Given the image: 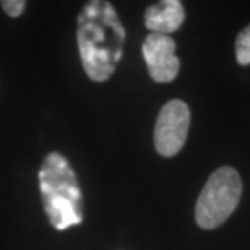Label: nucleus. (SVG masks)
I'll use <instances>...</instances> for the list:
<instances>
[{
  "mask_svg": "<svg viewBox=\"0 0 250 250\" xmlns=\"http://www.w3.org/2000/svg\"><path fill=\"white\" fill-rule=\"evenodd\" d=\"M124 42V27L114 7L103 0L88 1L77 18V43L90 80L103 82L114 74Z\"/></svg>",
  "mask_w": 250,
  "mask_h": 250,
  "instance_id": "obj_1",
  "label": "nucleus"
},
{
  "mask_svg": "<svg viewBox=\"0 0 250 250\" xmlns=\"http://www.w3.org/2000/svg\"><path fill=\"white\" fill-rule=\"evenodd\" d=\"M25 1L24 0H3L1 1V7L9 14L10 17H18L22 14V11L25 9Z\"/></svg>",
  "mask_w": 250,
  "mask_h": 250,
  "instance_id": "obj_8",
  "label": "nucleus"
},
{
  "mask_svg": "<svg viewBox=\"0 0 250 250\" xmlns=\"http://www.w3.org/2000/svg\"><path fill=\"white\" fill-rule=\"evenodd\" d=\"M175 41L168 35L149 34L142 45V54L153 81L167 83L177 78L179 59Z\"/></svg>",
  "mask_w": 250,
  "mask_h": 250,
  "instance_id": "obj_5",
  "label": "nucleus"
},
{
  "mask_svg": "<svg viewBox=\"0 0 250 250\" xmlns=\"http://www.w3.org/2000/svg\"><path fill=\"white\" fill-rule=\"evenodd\" d=\"M190 111L185 102L172 99L157 116L154 125V146L159 154L172 157L184 147L189 132Z\"/></svg>",
  "mask_w": 250,
  "mask_h": 250,
  "instance_id": "obj_4",
  "label": "nucleus"
},
{
  "mask_svg": "<svg viewBox=\"0 0 250 250\" xmlns=\"http://www.w3.org/2000/svg\"><path fill=\"white\" fill-rule=\"evenodd\" d=\"M236 50V60L241 65H249L250 64V25L243 28L239 35L236 38L235 43Z\"/></svg>",
  "mask_w": 250,
  "mask_h": 250,
  "instance_id": "obj_7",
  "label": "nucleus"
},
{
  "mask_svg": "<svg viewBox=\"0 0 250 250\" xmlns=\"http://www.w3.org/2000/svg\"><path fill=\"white\" fill-rule=\"evenodd\" d=\"M39 189L50 224L64 231L83 218V202L78 179L68 160L57 152L49 153L39 170Z\"/></svg>",
  "mask_w": 250,
  "mask_h": 250,
  "instance_id": "obj_2",
  "label": "nucleus"
},
{
  "mask_svg": "<svg viewBox=\"0 0 250 250\" xmlns=\"http://www.w3.org/2000/svg\"><path fill=\"white\" fill-rule=\"evenodd\" d=\"M185 20V11L179 0H163L145 11V25L152 34L168 35L175 32Z\"/></svg>",
  "mask_w": 250,
  "mask_h": 250,
  "instance_id": "obj_6",
  "label": "nucleus"
},
{
  "mask_svg": "<svg viewBox=\"0 0 250 250\" xmlns=\"http://www.w3.org/2000/svg\"><path fill=\"white\" fill-rule=\"evenodd\" d=\"M242 195V179L232 167L215 170L197 197L195 218L203 229H214L232 214Z\"/></svg>",
  "mask_w": 250,
  "mask_h": 250,
  "instance_id": "obj_3",
  "label": "nucleus"
}]
</instances>
